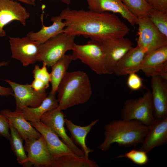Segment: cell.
Listing matches in <instances>:
<instances>
[{"instance_id": "1", "label": "cell", "mask_w": 167, "mask_h": 167, "mask_svg": "<svg viewBox=\"0 0 167 167\" xmlns=\"http://www.w3.org/2000/svg\"><path fill=\"white\" fill-rule=\"evenodd\" d=\"M59 15L65 24L63 32L68 35H82L102 41L124 37L130 31L127 26L113 13H98L67 7Z\"/></svg>"}, {"instance_id": "2", "label": "cell", "mask_w": 167, "mask_h": 167, "mask_svg": "<svg viewBox=\"0 0 167 167\" xmlns=\"http://www.w3.org/2000/svg\"><path fill=\"white\" fill-rule=\"evenodd\" d=\"M149 128V126L136 120L112 121L105 126L104 139L97 149L107 151L114 143L119 146L136 147L142 143Z\"/></svg>"}, {"instance_id": "3", "label": "cell", "mask_w": 167, "mask_h": 167, "mask_svg": "<svg viewBox=\"0 0 167 167\" xmlns=\"http://www.w3.org/2000/svg\"><path fill=\"white\" fill-rule=\"evenodd\" d=\"M57 92L58 106L62 110L86 103L92 94L88 76L82 71L67 72Z\"/></svg>"}, {"instance_id": "4", "label": "cell", "mask_w": 167, "mask_h": 167, "mask_svg": "<svg viewBox=\"0 0 167 167\" xmlns=\"http://www.w3.org/2000/svg\"><path fill=\"white\" fill-rule=\"evenodd\" d=\"M76 36L63 32L41 44L38 61L51 67L67 51L72 50Z\"/></svg>"}, {"instance_id": "5", "label": "cell", "mask_w": 167, "mask_h": 167, "mask_svg": "<svg viewBox=\"0 0 167 167\" xmlns=\"http://www.w3.org/2000/svg\"><path fill=\"white\" fill-rule=\"evenodd\" d=\"M122 118L136 120L147 126L150 125L155 119L151 91H147L141 97L126 100L122 109Z\"/></svg>"}, {"instance_id": "6", "label": "cell", "mask_w": 167, "mask_h": 167, "mask_svg": "<svg viewBox=\"0 0 167 167\" xmlns=\"http://www.w3.org/2000/svg\"><path fill=\"white\" fill-rule=\"evenodd\" d=\"M72 60H80L98 75L104 74V55L101 41L91 40L84 45L74 44Z\"/></svg>"}, {"instance_id": "7", "label": "cell", "mask_w": 167, "mask_h": 167, "mask_svg": "<svg viewBox=\"0 0 167 167\" xmlns=\"http://www.w3.org/2000/svg\"><path fill=\"white\" fill-rule=\"evenodd\" d=\"M137 18V24L139 26L138 46L147 54L167 45V37L159 31L147 15Z\"/></svg>"}, {"instance_id": "8", "label": "cell", "mask_w": 167, "mask_h": 167, "mask_svg": "<svg viewBox=\"0 0 167 167\" xmlns=\"http://www.w3.org/2000/svg\"><path fill=\"white\" fill-rule=\"evenodd\" d=\"M104 55V74L113 73L115 67L121 58L133 47V43L124 37L101 41Z\"/></svg>"}, {"instance_id": "9", "label": "cell", "mask_w": 167, "mask_h": 167, "mask_svg": "<svg viewBox=\"0 0 167 167\" xmlns=\"http://www.w3.org/2000/svg\"><path fill=\"white\" fill-rule=\"evenodd\" d=\"M66 116L58 106L45 113L40 121L60 137L75 154L80 156H84L83 150L78 147L66 133L64 126Z\"/></svg>"}, {"instance_id": "10", "label": "cell", "mask_w": 167, "mask_h": 167, "mask_svg": "<svg viewBox=\"0 0 167 167\" xmlns=\"http://www.w3.org/2000/svg\"><path fill=\"white\" fill-rule=\"evenodd\" d=\"M12 58L20 61L27 66L38 61L41 44L26 36L8 37Z\"/></svg>"}, {"instance_id": "11", "label": "cell", "mask_w": 167, "mask_h": 167, "mask_svg": "<svg viewBox=\"0 0 167 167\" xmlns=\"http://www.w3.org/2000/svg\"><path fill=\"white\" fill-rule=\"evenodd\" d=\"M5 81L11 86L15 98L16 110L27 107L32 108L40 105L47 95L46 91L37 92L31 84H20L9 80Z\"/></svg>"}, {"instance_id": "12", "label": "cell", "mask_w": 167, "mask_h": 167, "mask_svg": "<svg viewBox=\"0 0 167 167\" xmlns=\"http://www.w3.org/2000/svg\"><path fill=\"white\" fill-rule=\"evenodd\" d=\"M30 13L17 1L0 0V37L6 35L4 27L11 22L17 21L25 26Z\"/></svg>"}, {"instance_id": "13", "label": "cell", "mask_w": 167, "mask_h": 167, "mask_svg": "<svg viewBox=\"0 0 167 167\" xmlns=\"http://www.w3.org/2000/svg\"><path fill=\"white\" fill-rule=\"evenodd\" d=\"M141 70L147 77L158 75L167 80V45L146 54Z\"/></svg>"}, {"instance_id": "14", "label": "cell", "mask_w": 167, "mask_h": 167, "mask_svg": "<svg viewBox=\"0 0 167 167\" xmlns=\"http://www.w3.org/2000/svg\"><path fill=\"white\" fill-rule=\"evenodd\" d=\"M24 148L27 152L28 161L32 166L53 167V159L42 135L38 139L25 142Z\"/></svg>"}, {"instance_id": "15", "label": "cell", "mask_w": 167, "mask_h": 167, "mask_svg": "<svg viewBox=\"0 0 167 167\" xmlns=\"http://www.w3.org/2000/svg\"><path fill=\"white\" fill-rule=\"evenodd\" d=\"M31 123L45 139L53 162L54 160L64 155H75L56 134L41 121Z\"/></svg>"}, {"instance_id": "16", "label": "cell", "mask_w": 167, "mask_h": 167, "mask_svg": "<svg viewBox=\"0 0 167 167\" xmlns=\"http://www.w3.org/2000/svg\"><path fill=\"white\" fill-rule=\"evenodd\" d=\"M152 98L155 119L167 117V80L155 75L151 77Z\"/></svg>"}, {"instance_id": "17", "label": "cell", "mask_w": 167, "mask_h": 167, "mask_svg": "<svg viewBox=\"0 0 167 167\" xmlns=\"http://www.w3.org/2000/svg\"><path fill=\"white\" fill-rule=\"evenodd\" d=\"M167 143V117L155 119L139 149L148 153L154 148Z\"/></svg>"}, {"instance_id": "18", "label": "cell", "mask_w": 167, "mask_h": 167, "mask_svg": "<svg viewBox=\"0 0 167 167\" xmlns=\"http://www.w3.org/2000/svg\"><path fill=\"white\" fill-rule=\"evenodd\" d=\"M146 52L137 45L132 47L116 64L113 73L118 76L128 75L141 70Z\"/></svg>"}, {"instance_id": "19", "label": "cell", "mask_w": 167, "mask_h": 167, "mask_svg": "<svg viewBox=\"0 0 167 167\" xmlns=\"http://www.w3.org/2000/svg\"><path fill=\"white\" fill-rule=\"evenodd\" d=\"M89 10L98 12L119 14L131 25L137 24V18L128 10L121 0H86Z\"/></svg>"}, {"instance_id": "20", "label": "cell", "mask_w": 167, "mask_h": 167, "mask_svg": "<svg viewBox=\"0 0 167 167\" xmlns=\"http://www.w3.org/2000/svg\"><path fill=\"white\" fill-rule=\"evenodd\" d=\"M0 113L5 117L9 125L16 130L25 142L38 139L41 136L31 122L25 119L18 111L6 109L1 110Z\"/></svg>"}, {"instance_id": "21", "label": "cell", "mask_w": 167, "mask_h": 167, "mask_svg": "<svg viewBox=\"0 0 167 167\" xmlns=\"http://www.w3.org/2000/svg\"><path fill=\"white\" fill-rule=\"evenodd\" d=\"M43 14L42 13L41 17L42 24L41 29L36 32L30 31L27 34V36L30 39L37 42L40 44L63 32L66 26L65 23L59 15L51 18V20L53 22L52 25L45 26L43 23Z\"/></svg>"}, {"instance_id": "22", "label": "cell", "mask_w": 167, "mask_h": 167, "mask_svg": "<svg viewBox=\"0 0 167 167\" xmlns=\"http://www.w3.org/2000/svg\"><path fill=\"white\" fill-rule=\"evenodd\" d=\"M98 121V120L96 119L92 121L87 126H81L75 124L69 119H65V125L71 133V138L76 145L80 147L84 152V156L87 157L89 158V153L94 151L87 145L86 137L92 127Z\"/></svg>"}, {"instance_id": "23", "label": "cell", "mask_w": 167, "mask_h": 167, "mask_svg": "<svg viewBox=\"0 0 167 167\" xmlns=\"http://www.w3.org/2000/svg\"><path fill=\"white\" fill-rule=\"evenodd\" d=\"M56 94L50 92L41 104L37 107H27L20 110L16 111H18L25 119L30 122L40 121L45 113L58 106Z\"/></svg>"}, {"instance_id": "24", "label": "cell", "mask_w": 167, "mask_h": 167, "mask_svg": "<svg viewBox=\"0 0 167 167\" xmlns=\"http://www.w3.org/2000/svg\"><path fill=\"white\" fill-rule=\"evenodd\" d=\"M71 55L65 54L51 66L50 73L51 85L50 92L56 94L58 87L67 72L72 61Z\"/></svg>"}, {"instance_id": "25", "label": "cell", "mask_w": 167, "mask_h": 167, "mask_svg": "<svg viewBox=\"0 0 167 167\" xmlns=\"http://www.w3.org/2000/svg\"><path fill=\"white\" fill-rule=\"evenodd\" d=\"M9 127L10 137L9 140L11 150L15 156L18 163L24 167L32 166L28 161L26 155L23 144V138L13 127L9 125Z\"/></svg>"}, {"instance_id": "26", "label": "cell", "mask_w": 167, "mask_h": 167, "mask_svg": "<svg viewBox=\"0 0 167 167\" xmlns=\"http://www.w3.org/2000/svg\"><path fill=\"white\" fill-rule=\"evenodd\" d=\"M95 161L85 156L66 154L54 161L53 167H98Z\"/></svg>"}, {"instance_id": "27", "label": "cell", "mask_w": 167, "mask_h": 167, "mask_svg": "<svg viewBox=\"0 0 167 167\" xmlns=\"http://www.w3.org/2000/svg\"><path fill=\"white\" fill-rule=\"evenodd\" d=\"M128 10L136 17L147 15L152 8L145 0H121Z\"/></svg>"}, {"instance_id": "28", "label": "cell", "mask_w": 167, "mask_h": 167, "mask_svg": "<svg viewBox=\"0 0 167 167\" xmlns=\"http://www.w3.org/2000/svg\"><path fill=\"white\" fill-rule=\"evenodd\" d=\"M147 15L159 31L167 37V12H162L152 8Z\"/></svg>"}, {"instance_id": "29", "label": "cell", "mask_w": 167, "mask_h": 167, "mask_svg": "<svg viewBox=\"0 0 167 167\" xmlns=\"http://www.w3.org/2000/svg\"><path fill=\"white\" fill-rule=\"evenodd\" d=\"M148 153L140 149H132L115 157L116 159L126 158L139 165L147 164L149 161Z\"/></svg>"}, {"instance_id": "30", "label": "cell", "mask_w": 167, "mask_h": 167, "mask_svg": "<svg viewBox=\"0 0 167 167\" xmlns=\"http://www.w3.org/2000/svg\"><path fill=\"white\" fill-rule=\"evenodd\" d=\"M33 76L34 79L40 80L49 86L50 81V74L48 72L47 66L43 64V66L40 68L37 65L35 66L32 71Z\"/></svg>"}, {"instance_id": "31", "label": "cell", "mask_w": 167, "mask_h": 167, "mask_svg": "<svg viewBox=\"0 0 167 167\" xmlns=\"http://www.w3.org/2000/svg\"><path fill=\"white\" fill-rule=\"evenodd\" d=\"M127 80V85L128 88L133 91L140 89L143 84L141 78L136 73L129 74Z\"/></svg>"}, {"instance_id": "32", "label": "cell", "mask_w": 167, "mask_h": 167, "mask_svg": "<svg viewBox=\"0 0 167 167\" xmlns=\"http://www.w3.org/2000/svg\"><path fill=\"white\" fill-rule=\"evenodd\" d=\"M0 135L8 140L10 137L9 124L5 117L0 113Z\"/></svg>"}, {"instance_id": "33", "label": "cell", "mask_w": 167, "mask_h": 167, "mask_svg": "<svg viewBox=\"0 0 167 167\" xmlns=\"http://www.w3.org/2000/svg\"><path fill=\"white\" fill-rule=\"evenodd\" d=\"M147 2L152 8L167 12V0H148Z\"/></svg>"}, {"instance_id": "34", "label": "cell", "mask_w": 167, "mask_h": 167, "mask_svg": "<svg viewBox=\"0 0 167 167\" xmlns=\"http://www.w3.org/2000/svg\"><path fill=\"white\" fill-rule=\"evenodd\" d=\"M31 85L32 88L37 92L46 91V89L49 86L44 82L34 79Z\"/></svg>"}, {"instance_id": "35", "label": "cell", "mask_w": 167, "mask_h": 167, "mask_svg": "<svg viewBox=\"0 0 167 167\" xmlns=\"http://www.w3.org/2000/svg\"><path fill=\"white\" fill-rule=\"evenodd\" d=\"M9 64L8 62L3 61L0 62V67L6 66ZM11 95L13 96L14 94L11 88H6L0 85V96H8Z\"/></svg>"}, {"instance_id": "36", "label": "cell", "mask_w": 167, "mask_h": 167, "mask_svg": "<svg viewBox=\"0 0 167 167\" xmlns=\"http://www.w3.org/2000/svg\"><path fill=\"white\" fill-rule=\"evenodd\" d=\"M17 1H20L23 3L28 5H32L33 6H35V3L32 2L31 0H13Z\"/></svg>"}, {"instance_id": "37", "label": "cell", "mask_w": 167, "mask_h": 167, "mask_svg": "<svg viewBox=\"0 0 167 167\" xmlns=\"http://www.w3.org/2000/svg\"><path fill=\"white\" fill-rule=\"evenodd\" d=\"M52 0V1L58 0V1H59L62 2L66 4L69 5L71 3L72 1L76 0Z\"/></svg>"}, {"instance_id": "38", "label": "cell", "mask_w": 167, "mask_h": 167, "mask_svg": "<svg viewBox=\"0 0 167 167\" xmlns=\"http://www.w3.org/2000/svg\"><path fill=\"white\" fill-rule=\"evenodd\" d=\"M31 0L32 2H35V0Z\"/></svg>"}, {"instance_id": "39", "label": "cell", "mask_w": 167, "mask_h": 167, "mask_svg": "<svg viewBox=\"0 0 167 167\" xmlns=\"http://www.w3.org/2000/svg\"><path fill=\"white\" fill-rule=\"evenodd\" d=\"M145 0L147 2H148V0Z\"/></svg>"}]
</instances>
